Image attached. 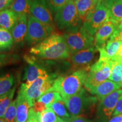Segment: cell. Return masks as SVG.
Instances as JSON below:
<instances>
[{"instance_id": "7", "label": "cell", "mask_w": 122, "mask_h": 122, "mask_svg": "<svg viewBox=\"0 0 122 122\" xmlns=\"http://www.w3.org/2000/svg\"><path fill=\"white\" fill-rule=\"evenodd\" d=\"M54 30V28L40 22L30 14L28 15L25 41L28 45H36L52 34Z\"/></svg>"}, {"instance_id": "27", "label": "cell", "mask_w": 122, "mask_h": 122, "mask_svg": "<svg viewBox=\"0 0 122 122\" xmlns=\"http://www.w3.org/2000/svg\"><path fill=\"white\" fill-rule=\"evenodd\" d=\"M14 83V77L11 74L0 77V96L4 95L12 89Z\"/></svg>"}, {"instance_id": "21", "label": "cell", "mask_w": 122, "mask_h": 122, "mask_svg": "<svg viewBox=\"0 0 122 122\" xmlns=\"http://www.w3.org/2000/svg\"><path fill=\"white\" fill-rule=\"evenodd\" d=\"M18 16L10 9L0 11V27L11 30L17 20Z\"/></svg>"}, {"instance_id": "33", "label": "cell", "mask_w": 122, "mask_h": 122, "mask_svg": "<svg viewBox=\"0 0 122 122\" xmlns=\"http://www.w3.org/2000/svg\"><path fill=\"white\" fill-rule=\"evenodd\" d=\"M15 59L12 56L5 54H0V68L7 64L13 62V60Z\"/></svg>"}, {"instance_id": "28", "label": "cell", "mask_w": 122, "mask_h": 122, "mask_svg": "<svg viewBox=\"0 0 122 122\" xmlns=\"http://www.w3.org/2000/svg\"><path fill=\"white\" fill-rule=\"evenodd\" d=\"M109 80L118 83H122V62L114 61Z\"/></svg>"}, {"instance_id": "13", "label": "cell", "mask_w": 122, "mask_h": 122, "mask_svg": "<svg viewBox=\"0 0 122 122\" xmlns=\"http://www.w3.org/2000/svg\"><path fill=\"white\" fill-rule=\"evenodd\" d=\"M118 26L110 20H109L98 29L94 37V46L97 49L103 46L110 39Z\"/></svg>"}, {"instance_id": "14", "label": "cell", "mask_w": 122, "mask_h": 122, "mask_svg": "<svg viewBox=\"0 0 122 122\" xmlns=\"http://www.w3.org/2000/svg\"><path fill=\"white\" fill-rule=\"evenodd\" d=\"M122 86V83H116L110 80H106L88 92L93 95H95L97 100L101 101L112 92L120 89Z\"/></svg>"}, {"instance_id": "35", "label": "cell", "mask_w": 122, "mask_h": 122, "mask_svg": "<svg viewBox=\"0 0 122 122\" xmlns=\"http://www.w3.org/2000/svg\"><path fill=\"white\" fill-rule=\"evenodd\" d=\"M119 114H122V93L117 102V105H116L112 116L114 117V116L119 115Z\"/></svg>"}, {"instance_id": "8", "label": "cell", "mask_w": 122, "mask_h": 122, "mask_svg": "<svg viewBox=\"0 0 122 122\" xmlns=\"http://www.w3.org/2000/svg\"><path fill=\"white\" fill-rule=\"evenodd\" d=\"M109 19V11L103 0H98L93 13L83 23V26L93 36L98 29Z\"/></svg>"}, {"instance_id": "3", "label": "cell", "mask_w": 122, "mask_h": 122, "mask_svg": "<svg viewBox=\"0 0 122 122\" xmlns=\"http://www.w3.org/2000/svg\"><path fill=\"white\" fill-rule=\"evenodd\" d=\"M63 100L71 116L84 117L94 109L98 100L96 97L89 95L87 90L83 88L77 94Z\"/></svg>"}, {"instance_id": "10", "label": "cell", "mask_w": 122, "mask_h": 122, "mask_svg": "<svg viewBox=\"0 0 122 122\" xmlns=\"http://www.w3.org/2000/svg\"><path fill=\"white\" fill-rule=\"evenodd\" d=\"M49 76L50 75L46 74L40 76L28 85H27L25 83H23L21 85L19 89L25 95L31 107L35 102L37 101L43 94L42 87Z\"/></svg>"}, {"instance_id": "45", "label": "cell", "mask_w": 122, "mask_h": 122, "mask_svg": "<svg viewBox=\"0 0 122 122\" xmlns=\"http://www.w3.org/2000/svg\"></svg>"}, {"instance_id": "12", "label": "cell", "mask_w": 122, "mask_h": 122, "mask_svg": "<svg viewBox=\"0 0 122 122\" xmlns=\"http://www.w3.org/2000/svg\"><path fill=\"white\" fill-rule=\"evenodd\" d=\"M122 93V89L116 90L101 101L97 109V115L99 118L106 120L111 118Z\"/></svg>"}, {"instance_id": "23", "label": "cell", "mask_w": 122, "mask_h": 122, "mask_svg": "<svg viewBox=\"0 0 122 122\" xmlns=\"http://www.w3.org/2000/svg\"><path fill=\"white\" fill-rule=\"evenodd\" d=\"M62 98V97L60 94L57 91H55L52 87L42 94L37 101L44 103L46 108H49L51 106L54 102Z\"/></svg>"}, {"instance_id": "16", "label": "cell", "mask_w": 122, "mask_h": 122, "mask_svg": "<svg viewBox=\"0 0 122 122\" xmlns=\"http://www.w3.org/2000/svg\"><path fill=\"white\" fill-rule=\"evenodd\" d=\"M26 61L28 65L25 68L23 79L25 80V83H24L27 85H30L38 77L48 74L45 68L40 66L30 58H27Z\"/></svg>"}, {"instance_id": "22", "label": "cell", "mask_w": 122, "mask_h": 122, "mask_svg": "<svg viewBox=\"0 0 122 122\" xmlns=\"http://www.w3.org/2000/svg\"><path fill=\"white\" fill-rule=\"evenodd\" d=\"M31 0H14L9 8L18 16L30 14Z\"/></svg>"}, {"instance_id": "5", "label": "cell", "mask_w": 122, "mask_h": 122, "mask_svg": "<svg viewBox=\"0 0 122 122\" xmlns=\"http://www.w3.org/2000/svg\"><path fill=\"white\" fill-rule=\"evenodd\" d=\"M54 22L60 30H68L80 27L81 21L79 16L74 1L69 0L56 13Z\"/></svg>"}, {"instance_id": "31", "label": "cell", "mask_w": 122, "mask_h": 122, "mask_svg": "<svg viewBox=\"0 0 122 122\" xmlns=\"http://www.w3.org/2000/svg\"><path fill=\"white\" fill-rule=\"evenodd\" d=\"M69 0H46L47 4L51 13L56 14L62 8Z\"/></svg>"}, {"instance_id": "26", "label": "cell", "mask_w": 122, "mask_h": 122, "mask_svg": "<svg viewBox=\"0 0 122 122\" xmlns=\"http://www.w3.org/2000/svg\"><path fill=\"white\" fill-rule=\"evenodd\" d=\"M15 86L4 95L0 96V118L3 119L4 114L8 107L13 101L15 93Z\"/></svg>"}, {"instance_id": "29", "label": "cell", "mask_w": 122, "mask_h": 122, "mask_svg": "<svg viewBox=\"0 0 122 122\" xmlns=\"http://www.w3.org/2000/svg\"><path fill=\"white\" fill-rule=\"evenodd\" d=\"M41 122H60V118L51 107H49L41 113Z\"/></svg>"}, {"instance_id": "1", "label": "cell", "mask_w": 122, "mask_h": 122, "mask_svg": "<svg viewBox=\"0 0 122 122\" xmlns=\"http://www.w3.org/2000/svg\"><path fill=\"white\" fill-rule=\"evenodd\" d=\"M30 54L42 59L62 60L70 57V52L63 35L53 33L48 37L32 47Z\"/></svg>"}, {"instance_id": "9", "label": "cell", "mask_w": 122, "mask_h": 122, "mask_svg": "<svg viewBox=\"0 0 122 122\" xmlns=\"http://www.w3.org/2000/svg\"><path fill=\"white\" fill-rule=\"evenodd\" d=\"M97 51H98V49L93 46L71 54L70 61L73 69L89 70L90 65L93 61Z\"/></svg>"}, {"instance_id": "38", "label": "cell", "mask_w": 122, "mask_h": 122, "mask_svg": "<svg viewBox=\"0 0 122 122\" xmlns=\"http://www.w3.org/2000/svg\"><path fill=\"white\" fill-rule=\"evenodd\" d=\"M110 40H116L122 41V30L118 28Z\"/></svg>"}, {"instance_id": "11", "label": "cell", "mask_w": 122, "mask_h": 122, "mask_svg": "<svg viewBox=\"0 0 122 122\" xmlns=\"http://www.w3.org/2000/svg\"><path fill=\"white\" fill-rule=\"evenodd\" d=\"M30 13L40 22L55 28L51 12L49 8L46 0H31Z\"/></svg>"}, {"instance_id": "17", "label": "cell", "mask_w": 122, "mask_h": 122, "mask_svg": "<svg viewBox=\"0 0 122 122\" xmlns=\"http://www.w3.org/2000/svg\"><path fill=\"white\" fill-rule=\"evenodd\" d=\"M98 0H76L75 1L81 22L88 20L93 13Z\"/></svg>"}, {"instance_id": "34", "label": "cell", "mask_w": 122, "mask_h": 122, "mask_svg": "<svg viewBox=\"0 0 122 122\" xmlns=\"http://www.w3.org/2000/svg\"><path fill=\"white\" fill-rule=\"evenodd\" d=\"M32 107L35 111L37 112H40V113H41L42 111H44L47 109L46 106L44 103L38 101L35 102Z\"/></svg>"}, {"instance_id": "19", "label": "cell", "mask_w": 122, "mask_h": 122, "mask_svg": "<svg viewBox=\"0 0 122 122\" xmlns=\"http://www.w3.org/2000/svg\"><path fill=\"white\" fill-rule=\"evenodd\" d=\"M122 45V41L116 40H109L98 50L100 53L99 59L105 61L111 60L117 54Z\"/></svg>"}, {"instance_id": "43", "label": "cell", "mask_w": 122, "mask_h": 122, "mask_svg": "<svg viewBox=\"0 0 122 122\" xmlns=\"http://www.w3.org/2000/svg\"><path fill=\"white\" fill-rule=\"evenodd\" d=\"M0 122H5V120H4V119L0 118Z\"/></svg>"}, {"instance_id": "32", "label": "cell", "mask_w": 122, "mask_h": 122, "mask_svg": "<svg viewBox=\"0 0 122 122\" xmlns=\"http://www.w3.org/2000/svg\"><path fill=\"white\" fill-rule=\"evenodd\" d=\"M25 122H41V113L36 112L33 110L32 107H30Z\"/></svg>"}, {"instance_id": "37", "label": "cell", "mask_w": 122, "mask_h": 122, "mask_svg": "<svg viewBox=\"0 0 122 122\" xmlns=\"http://www.w3.org/2000/svg\"><path fill=\"white\" fill-rule=\"evenodd\" d=\"M69 122H90L84 117L82 116H71V118L68 120Z\"/></svg>"}, {"instance_id": "20", "label": "cell", "mask_w": 122, "mask_h": 122, "mask_svg": "<svg viewBox=\"0 0 122 122\" xmlns=\"http://www.w3.org/2000/svg\"><path fill=\"white\" fill-rule=\"evenodd\" d=\"M109 11L110 20L119 25L122 21V0H103Z\"/></svg>"}, {"instance_id": "25", "label": "cell", "mask_w": 122, "mask_h": 122, "mask_svg": "<svg viewBox=\"0 0 122 122\" xmlns=\"http://www.w3.org/2000/svg\"><path fill=\"white\" fill-rule=\"evenodd\" d=\"M50 107L52 109L56 115L62 120L65 121H68L71 118L70 115L66 110V106L64 102L63 98L56 101L53 103Z\"/></svg>"}, {"instance_id": "18", "label": "cell", "mask_w": 122, "mask_h": 122, "mask_svg": "<svg viewBox=\"0 0 122 122\" xmlns=\"http://www.w3.org/2000/svg\"><path fill=\"white\" fill-rule=\"evenodd\" d=\"M31 107L23 93L19 89L16 98V122H25L28 118L30 109Z\"/></svg>"}, {"instance_id": "44", "label": "cell", "mask_w": 122, "mask_h": 122, "mask_svg": "<svg viewBox=\"0 0 122 122\" xmlns=\"http://www.w3.org/2000/svg\"><path fill=\"white\" fill-rule=\"evenodd\" d=\"M70 1H76V0H70Z\"/></svg>"}, {"instance_id": "40", "label": "cell", "mask_w": 122, "mask_h": 122, "mask_svg": "<svg viewBox=\"0 0 122 122\" xmlns=\"http://www.w3.org/2000/svg\"><path fill=\"white\" fill-rule=\"evenodd\" d=\"M109 122H122V114L114 116L110 119Z\"/></svg>"}, {"instance_id": "39", "label": "cell", "mask_w": 122, "mask_h": 122, "mask_svg": "<svg viewBox=\"0 0 122 122\" xmlns=\"http://www.w3.org/2000/svg\"><path fill=\"white\" fill-rule=\"evenodd\" d=\"M111 60L115 62H122V45L119 50L118 53L114 57L111 59Z\"/></svg>"}, {"instance_id": "42", "label": "cell", "mask_w": 122, "mask_h": 122, "mask_svg": "<svg viewBox=\"0 0 122 122\" xmlns=\"http://www.w3.org/2000/svg\"><path fill=\"white\" fill-rule=\"evenodd\" d=\"M60 122H69L68 121H65V120H62V119L60 118Z\"/></svg>"}, {"instance_id": "6", "label": "cell", "mask_w": 122, "mask_h": 122, "mask_svg": "<svg viewBox=\"0 0 122 122\" xmlns=\"http://www.w3.org/2000/svg\"><path fill=\"white\" fill-rule=\"evenodd\" d=\"M113 63L114 61L112 60L105 61L98 59L91 66L84 85L87 91L109 78Z\"/></svg>"}, {"instance_id": "24", "label": "cell", "mask_w": 122, "mask_h": 122, "mask_svg": "<svg viewBox=\"0 0 122 122\" xmlns=\"http://www.w3.org/2000/svg\"><path fill=\"white\" fill-rule=\"evenodd\" d=\"M14 42L10 30L0 27V51L10 49Z\"/></svg>"}, {"instance_id": "36", "label": "cell", "mask_w": 122, "mask_h": 122, "mask_svg": "<svg viewBox=\"0 0 122 122\" xmlns=\"http://www.w3.org/2000/svg\"><path fill=\"white\" fill-rule=\"evenodd\" d=\"M14 0H0V11L6 10L11 6Z\"/></svg>"}, {"instance_id": "2", "label": "cell", "mask_w": 122, "mask_h": 122, "mask_svg": "<svg viewBox=\"0 0 122 122\" xmlns=\"http://www.w3.org/2000/svg\"><path fill=\"white\" fill-rule=\"evenodd\" d=\"M89 70L79 69L67 75L61 76L54 80L53 88L65 98L74 96L83 89Z\"/></svg>"}, {"instance_id": "15", "label": "cell", "mask_w": 122, "mask_h": 122, "mask_svg": "<svg viewBox=\"0 0 122 122\" xmlns=\"http://www.w3.org/2000/svg\"><path fill=\"white\" fill-rule=\"evenodd\" d=\"M28 15H22L18 17L16 23L10 30L14 42L15 44H23L25 40L27 32Z\"/></svg>"}, {"instance_id": "46", "label": "cell", "mask_w": 122, "mask_h": 122, "mask_svg": "<svg viewBox=\"0 0 122 122\" xmlns=\"http://www.w3.org/2000/svg\"></svg>"}, {"instance_id": "41", "label": "cell", "mask_w": 122, "mask_h": 122, "mask_svg": "<svg viewBox=\"0 0 122 122\" xmlns=\"http://www.w3.org/2000/svg\"><path fill=\"white\" fill-rule=\"evenodd\" d=\"M118 28L120 29V30H122V21L120 23V24H119L118 25Z\"/></svg>"}, {"instance_id": "30", "label": "cell", "mask_w": 122, "mask_h": 122, "mask_svg": "<svg viewBox=\"0 0 122 122\" xmlns=\"http://www.w3.org/2000/svg\"><path fill=\"white\" fill-rule=\"evenodd\" d=\"M16 100L13 101L8 107L4 116V120L5 122H16Z\"/></svg>"}, {"instance_id": "4", "label": "cell", "mask_w": 122, "mask_h": 122, "mask_svg": "<svg viewBox=\"0 0 122 122\" xmlns=\"http://www.w3.org/2000/svg\"><path fill=\"white\" fill-rule=\"evenodd\" d=\"M63 36L69 48L70 54L94 46V37L83 25L66 30Z\"/></svg>"}]
</instances>
